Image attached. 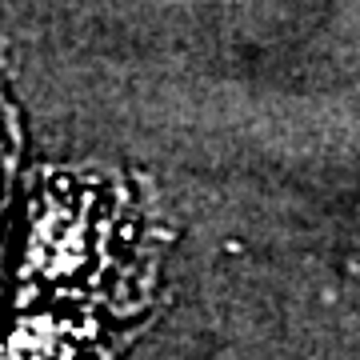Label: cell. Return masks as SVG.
I'll list each match as a JSON object with an SVG mask.
<instances>
[{"instance_id": "7a4b0ae2", "label": "cell", "mask_w": 360, "mask_h": 360, "mask_svg": "<svg viewBox=\"0 0 360 360\" xmlns=\"http://www.w3.org/2000/svg\"><path fill=\"white\" fill-rule=\"evenodd\" d=\"M0 360H112L108 348L96 345L92 333L68 328V324H37L25 328L8 348H0Z\"/></svg>"}, {"instance_id": "6da1fadb", "label": "cell", "mask_w": 360, "mask_h": 360, "mask_svg": "<svg viewBox=\"0 0 360 360\" xmlns=\"http://www.w3.org/2000/svg\"><path fill=\"white\" fill-rule=\"evenodd\" d=\"M156 269L153 232L141 205L112 180L60 184L37 205L28 276L89 292L141 300Z\"/></svg>"}]
</instances>
